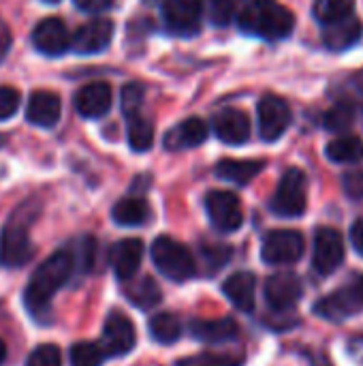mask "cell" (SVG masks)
Wrapping results in <instances>:
<instances>
[{
  "label": "cell",
  "instance_id": "obj_1",
  "mask_svg": "<svg viewBox=\"0 0 363 366\" xmlns=\"http://www.w3.org/2000/svg\"><path fill=\"white\" fill-rule=\"evenodd\" d=\"M75 270V257L71 249H60L49 255L30 277L28 287L24 292V305L28 313L36 322H45L49 317L51 298L60 292Z\"/></svg>",
  "mask_w": 363,
  "mask_h": 366
},
{
  "label": "cell",
  "instance_id": "obj_2",
  "mask_svg": "<svg viewBox=\"0 0 363 366\" xmlns=\"http://www.w3.org/2000/svg\"><path fill=\"white\" fill-rule=\"evenodd\" d=\"M39 212V202L28 199L9 217L0 236V264L4 268H21L32 259L34 244L30 240V227L36 221Z\"/></svg>",
  "mask_w": 363,
  "mask_h": 366
},
{
  "label": "cell",
  "instance_id": "obj_3",
  "mask_svg": "<svg viewBox=\"0 0 363 366\" xmlns=\"http://www.w3.org/2000/svg\"><path fill=\"white\" fill-rule=\"evenodd\" d=\"M240 28L252 36L280 41L293 32L295 15L276 0H252L240 15Z\"/></svg>",
  "mask_w": 363,
  "mask_h": 366
},
{
  "label": "cell",
  "instance_id": "obj_4",
  "mask_svg": "<svg viewBox=\"0 0 363 366\" xmlns=\"http://www.w3.org/2000/svg\"><path fill=\"white\" fill-rule=\"evenodd\" d=\"M152 262L156 266V270L175 283H184L188 279L195 277L197 266H195V257L193 253L178 240L169 238V236H160L152 242Z\"/></svg>",
  "mask_w": 363,
  "mask_h": 366
},
{
  "label": "cell",
  "instance_id": "obj_5",
  "mask_svg": "<svg viewBox=\"0 0 363 366\" xmlns=\"http://www.w3.org/2000/svg\"><path fill=\"white\" fill-rule=\"evenodd\" d=\"M306 206H308L306 174L297 167H291L282 174L278 189L270 199V210L282 219H297L306 212Z\"/></svg>",
  "mask_w": 363,
  "mask_h": 366
},
{
  "label": "cell",
  "instance_id": "obj_6",
  "mask_svg": "<svg viewBox=\"0 0 363 366\" xmlns=\"http://www.w3.org/2000/svg\"><path fill=\"white\" fill-rule=\"evenodd\" d=\"M306 240L295 229H274L263 238L261 257L270 266H293L304 257Z\"/></svg>",
  "mask_w": 363,
  "mask_h": 366
},
{
  "label": "cell",
  "instance_id": "obj_7",
  "mask_svg": "<svg viewBox=\"0 0 363 366\" xmlns=\"http://www.w3.org/2000/svg\"><path fill=\"white\" fill-rule=\"evenodd\" d=\"M205 210L212 225L223 234H233L244 223V208L231 191H210L205 197Z\"/></svg>",
  "mask_w": 363,
  "mask_h": 366
},
{
  "label": "cell",
  "instance_id": "obj_8",
  "mask_svg": "<svg viewBox=\"0 0 363 366\" xmlns=\"http://www.w3.org/2000/svg\"><path fill=\"white\" fill-rule=\"evenodd\" d=\"M259 135L263 142H278L291 127V109L285 99L276 94H263L257 103Z\"/></svg>",
  "mask_w": 363,
  "mask_h": 366
},
{
  "label": "cell",
  "instance_id": "obj_9",
  "mask_svg": "<svg viewBox=\"0 0 363 366\" xmlns=\"http://www.w3.org/2000/svg\"><path fill=\"white\" fill-rule=\"evenodd\" d=\"M113 21L109 17H94L81 24L71 36V49L81 56H94L105 51L113 39Z\"/></svg>",
  "mask_w": 363,
  "mask_h": 366
},
{
  "label": "cell",
  "instance_id": "obj_10",
  "mask_svg": "<svg viewBox=\"0 0 363 366\" xmlns=\"http://www.w3.org/2000/svg\"><path fill=\"white\" fill-rule=\"evenodd\" d=\"M344 262V240L338 229L321 227L315 234L312 266L319 274H334Z\"/></svg>",
  "mask_w": 363,
  "mask_h": 366
},
{
  "label": "cell",
  "instance_id": "obj_11",
  "mask_svg": "<svg viewBox=\"0 0 363 366\" xmlns=\"http://www.w3.org/2000/svg\"><path fill=\"white\" fill-rule=\"evenodd\" d=\"M203 0H165L163 19L165 26L175 34H197L203 19Z\"/></svg>",
  "mask_w": 363,
  "mask_h": 366
},
{
  "label": "cell",
  "instance_id": "obj_12",
  "mask_svg": "<svg viewBox=\"0 0 363 366\" xmlns=\"http://www.w3.org/2000/svg\"><path fill=\"white\" fill-rule=\"evenodd\" d=\"M135 343H137V335L133 322L122 313H111L103 326V337H101V347L105 356L111 358L126 356L128 352H133Z\"/></svg>",
  "mask_w": 363,
  "mask_h": 366
},
{
  "label": "cell",
  "instance_id": "obj_13",
  "mask_svg": "<svg viewBox=\"0 0 363 366\" xmlns=\"http://www.w3.org/2000/svg\"><path fill=\"white\" fill-rule=\"evenodd\" d=\"M71 32L60 17H45L32 30V47L43 56H62L71 47Z\"/></svg>",
  "mask_w": 363,
  "mask_h": 366
},
{
  "label": "cell",
  "instance_id": "obj_14",
  "mask_svg": "<svg viewBox=\"0 0 363 366\" xmlns=\"http://www.w3.org/2000/svg\"><path fill=\"white\" fill-rule=\"evenodd\" d=\"M263 294H265L270 309L282 313V311H291L293 307H297V302L302 300L304 287H302L300 277L291 272H278L265 281Z\"/></svg>",
  "mask_w": 363,
  "mask_h": 366
},
{
  "label": "cell",
  "instance_id": "obj_15",
  "mask_svg": "<svg viewBox=\"0 0 363 366\" xmlns=\"http://www.w3.org/2000/svg\"><path fill=\"white\" fill-rule=\"evenodd\" d=\"M111 88L107 81H90L75 92V109L81 118L98 120L111 109Z\"/></svg>",
  "mask_w": 363,
  "mask_h": 366
},
{
  "label": "cell",
  "instance_id": "obj_16",
  "mask_svg": "<svg viewBox=\"0 0 363 366\" xmlns=\"http://www.w3.org/2000/svg\"><path fill=\"white\" fill-rule=\"evenodd\" d=\"M143 259V242L137 238H124L109 251V264L118 281H133Z\"/></svg>",
  "mask_w": 363,
  "mask_h": 366
},
{
  "label": "cell",
  "instance_id": "obj_17",
  "mask_svg": "<svg viewBox=\"0 0 363 366\" xmlns=\"http://www.w3.org/2000/svg\"><path fill=\"white\" fill-rule=\"evenodd\" d=\"M214 133L227 146H242L250 137V120L242 109L227 107L214 116Z\"/></svg>",
  "mask_w": 363,
  "mask_h": 366
},
{
  "label": "cell",
  "instance_id": "obj_18",
  "mask_svg": "<svg viewBox=\"0 0 363 366\" xmlns=\"http://www.w3.org/2000/svg\"><path fill=\"white\" fill-rule=\"evenodd\" d=\"M62 114V103L60 97L51 90H34L28 97V107H26V120L34 127L49 129L56 127Z\"/></svg>",
  "mask_w": 363,
  "mask_h": 366
},
{
  "label": "cell",
  "instance_id": "obj_19",
  "mask_svg": "<svg viewBox=\"0 0 363 366\" xmlns=\"http://www.w3.org/2000/svg\"><path fill=\"white\" fill-rule=\"evenodd\" d=\"M362 307L359 294L353 287V290H340V292H334L332 296L321 298L315 307V313L329 322H342L355 315Z\"/></svg>",
  "mask_w": 363,
  "mask_h": 366
},
{
  "label": "cell",
  "instance_id": "obj_20",
  "mask_svg": "<svg viewBox=\"0 0 363 366\" xmlns=\"http://www.w3.org/2000/svg\"><path fill=\"white\" fill-rule=\"evenodd\" d=\"M208 139V124L193 116L182 120L178 127H173L167 135H165V148L180 152V150H188V148H197Z\"/></svg>",
  "mask_w": 363,
  "mask_h": 366
},
{
  "label": "cell",
  "instance_id": "obj_21",
  "mask_svg": "<svg viewBox=\"0 0 363 366\" xmlns=\"http://www.w3.org/2000/svg\"><path fill=\"white\" fill-rule=\"evenodd\" d=\"M223 294L231 300V305L244 313H250L257 302V279L252 272H235L231 274L225 285Z\"/></svg>",
  "mask_w": 363,
  "mask_h": 366
},
{
  "label": "cell",
  "instance_id": "obj_22",
  "mask_svg": "<svg viewBox=\"0 0 363 366\" xmlns=\"http://www.w3.org/2000/svg\"><path fill=\"white\" fill-rule=\"evenodd\" d=\"M190 335L197 341L218 345V343L235 341L237 335H240V328L229 317H225V320H195L190 324Z\"/></svg>",
  "mask_w": 363,
  "mask_h": 366
},
{
  "label": "cell",
  "instance_id": "obj_23",
  "mask_svg": "<svg viewBox=\"0 0 363 366\" xmlns=\"http://www.w3.org/2000/svg\"><path fill=\"white\" fill-rule=\"evenodd\" d=\"M363 34V24L357 17H347L342 21L323 28V43L332 51H344L353 47Z\"/></svg>",
  "mask_w": 363,
  "mask_h": 366
},
{
  "label": "cell",
  "instance_id": "obj_24",
  "mask_svg": "<svg viewBox=\"0 0 363 366\" xmlns=\"http://www.w3.org/2000/svg\"><path fill=\"white\" fill-rule=\"evenodd\" d=\"M150 217H152V210L143 197H124L111 210V219L122 227L145 225L150 221Z\"/></svg>",
  "mask_w": 363,
  "mask_h": 366
},
{
  "label": "cell",
  "instance_id": "obj_25",
  "mask_svg": "<svg viewBox=\"0 0 363 366\" xmlns=\"http://www.w3.org/2000/svg\"><path fill=\"white\" fill-rule=\"evenodd\" d=\"M263 161H237V159H223L216 165V176L220 180L233 182V184H248L252 178H257L263 172Z\"/></svg>",
  "mask_w": 363,
  "mask_h": 366
},
{
  "label": "cell",
  "instance_id": "obj_26",
  "mask_svg": "<svg viewBox=\"0 0 363 366\" xmlns=\"http://www.w3.org/2000/svg\"><path fill=\"white\" fill-rule=\"evenodd\" d=\"M325 154L329 161L340 163V165L359 163L363 161V142L355 135H340L327 144Z\"/></svg>",
  "mask_w": 363,
  "mask_h": 366
},
{
  "label": "cell",
  "instance_id": "obj_27",
  "mask_svg": "<svg viewBox=\"0 0 363 366\" xmlns=\"http://www.w3.org/2000/svg\"><path fill=\"white\" fill-rule=\"evenodd\" d=\"M126 298L137 307V309H152L160 302L163 294H160V287L154 283V279L150 277H143L141 281H133L126 285L124 290Z\"/></svg>",
  "mask_w": 363,
  "mask_h": 366
},
{
  "label": "cell",
  "instance_id": "obj_28",
  "mask_svg": "<svg viewBox=\"0 0 363 366\" xmlns=\"http://www.w3.org/2000/svg\"><path fill=\"white\" fill-rule=\"evenodd\" d=\"M353 11H355V0H315L312 6L317 21L323 26L353 17Z\"/></svg>",
  "mask_w": 363,
  "mask_h": 366
},
{
  "label": "cell",
  "instance_id": "obj_29",
  "mask_svg": "<svg viewBox=\"0 0 363 366\" xmlns=\"http://www.w3.org/2000/svg\"><path fill=\"white\" fill-rule=\"evenodd\" d=\"M148 328H150L152 339L156 343H160V345H173L180 339V335H182V324L171 313H156L150 320Z\"/></svg>",
  "mask_w": 363,
  "mask_h": 366
},
{
  "label": "cell",
  "instance_id": "obj_30",
  "mask_svg": "<svg viewBox=\"0 0 363 366\" xmlns=\"http://www.w3.org/2000/svg\"><path fill=\"white\" fill-rule=\"evenodd\" d=\"M128 146L135 150V152H145L152 148L154 144V127L150 120H145L143 116H131L128 118Z\"/></svg>",
  "mask_w": 363,
  "mask_h": 366
},
{
  "label": "cell",
  "instance_id": "obj_31",
  "mask_svg": "<svg viewBox=\"0 0 363 366\" xmlns=\"http://www.w3.org/2000/svg\"><path fill=\"white\" fill-rule=\"evenodd\" d=\"M244 356L240 354H214V352H203L199 356L182 358L175 366H242Z\"/></svg>",
  "mask_w": 363,
  "mask_h": 366
},
{
  "label": "cell",
  "instance_id": "obj_32",
  "mask_svg": "<svg viewBox=\"0 0 363 366\" xmlns=\"http://www.w3.org/2000/svg\"><path fill=\"white\" fill-rule=\"evenodd\" d=\"M105 360V352L96 343H75L71 347V366H101Z\"/></svg>",
  "mask_w": 363,
  "mask_h": 366
},
{
  "label": "cell",
  "instance_id": "obj_33",
  "mask_svg": "<svg viewBox=\"0 0 363 366\" xmlns=\"http://www.w3.org/2000/svg\"><path fill=\"white\" fill-rule=\"evenodd\" d=\"M353 122H355V107L349 103H338L323 116V127L334 133H340V131L353 127Z\"/></svg>",
  "mask_w": 363,
  "mask_h": 366
},
{
  "label": "cell",
  "instance_id": "obj_34",
  "mask_svg": "<svg viewBox=\"0 0 363 366\" xmlns=\"http://www.w3.org/2000/svg\"><path fill=\"white\" fill-rule=\"evenodd\" d=\"M143 94H145V88L141 84H126L120 92V105H122V114L126 118L131 116H137L139 109H141V103H143Z\"/></svg>",
  "mask_w": 363,
  "mask_h": 366
},
{
  "label": "cell",
  "instance_id": "obj_35",
  "mask_svg": "<svg viewBox=\"0 0 363 366\" xmlns=\"http://www.w3.org/2000/svg\"><path fill=\"white\" fill-rule=\"evenodd\" d=\"M208 19L214 26H227L235 15V2L233 0H208Z\"/></svg>",
  "mask_w": 363,
  "mask_h": 366
},
{
  "label": "cell",
  "instance_id": "obj_36",
  "mask_svg": "<svg viewBox=\"0 0 363 366\" xmlns=\"http://www.w3.org/2000/svg\"><path fill=\"white\" fill-rule=\"evenodd\" d=\"M26 366H62V354L56 345H39L28 356Z\"/></svg>",
  "mask_w": 363,
  "mask_h": 366
},
{
  "label": "cell",
  "instance_id": "obj_37",
  "mask_svg": "<svg viewBox=\"0 0 363 366\" xmlns=\"http://www.w3.org/2000/svg\"><path fill=\"white\" fill-rule=\"evenodd\" d=\"M21 94L13 86H0V120H9L17 114Z\"/></svg>",
  "mask_w": 363,
  "mask_h": 366
},
{
  "label": "cell",
  "instance_id": "obj_38",
  "mask_svg": "<svg viewBox=\"0 0 363 366\" xmlns=\"http://www.w3.org/2000/svg\"><path fill=\"white\" fill-rule=\"evenodd\" d=\"M94 253H96V242L94 238L86 236L77 242V251H73V257H75V266L79 264V268L83 272H88L94 264Z\"/></svg>",
  "mask_w": 363,
  "mask_h": 366
},
{
  "label": "cell",
  "instance_id": "obj_39",
  "mask_svg": "<svg viewBox=\"0 0 363 366\" xmlns=\"http://www.w3.org/2000/svg\"><path fill=\"white\" fill-rule=\"evenodd\" d=\"M342 189L353 202H363V169H353L342 176Z\"/></svg>",
  "mask_w": 363,
  "mask_h": 366
},
{
  "label": "cell",
  "instance_id": "obj_40",
  "mask_svg": "<svg viewBox=\"0 0 363 366\" xmlns=\"http://www.w3.org/2000/svg\"><path fill=\"white\" fill-rule=\"evenodd\" d=\"M75 6L83 13H103L107 9H111L113 0H73Z\"/></svg>",
  "mask_w": 363,
  "mask_h": 366
},
{
  "label": "cell",
  "instance_id": "obj_41",
  "mask_svg": "<svg viewBox=\"0 0 363 366\" xmlns=\"http://www.w3.org/2000/svg\"><path fill=\"white\" fill-rule=\"evenodd\" d=\"M351 242H353L355 251L359 255H363V219L353 223V227H351Z\"/></svg>",
  "mask_w": 363,
  "mask_h": 366
},
{
  "label": "cell",
  "instance_id": "obj_42",
  "mask_svg": "<svg viewBox=\"0 0 363 366\" xmlns=\"http://www.w3.org/2000/svg\"><path fill=\"white\" fill-rule=\"evenodd\" d=\"M9 47H11V32H9V28L0 21V60L6 56Z\"/></svg>",
  "mask_w": 363,
  "mask_h": 366
},
{
  "label": "cell",
  "instance_id": "obj_43",
  "mask_svg": "<svg viewBox=\"0 0 363 366\" xmlns=\"http://www.w3.org/2000/svg\"><path fill=\"white\" fill-rule=\"evenodd\" d=\"M355 290H357V294H359V300H362V305H363V277L359 279V281H357Z\"/></svg>",
  "mask_w": 363,
  "mask_h": 366
},
{
  "label": "cell",
  "instance_id": "obj_44",
  "mask_svg": "<svg viewBox=\"0 0 363 366\" xmlns=\"http://www.w3.org/2000/svg\"><path fill=\"white\" fill-rule=\"evenodd\" d=\"M4 356H6V347H4V343L0 341V365L4 362Z\"/></svg>",
  "mask_w": 363,
  "mask_h": 366
},
{
  "label": "cell",
  "instance_id": "obj_45",
  "mask_svg": "<svg viewBox=\"0 0 363 366\" xmlns=\"http://www.w3.org/2000/svg\"><path fill=\"white\" fill-rule=\"evenodd\" d=\"M43 2H47V4H56V2H60V0H43Z\"/></svg>",
  "mask_w": 363,
  "mask_h": 366
}]
</instances>
